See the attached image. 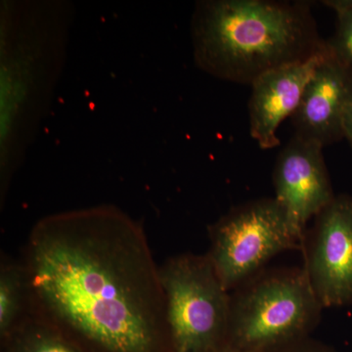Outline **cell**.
Masks as SVG:
<instances>
[{"label": "cell", "instance_id": "obj_11", "mask_svg": "<svg viewBox=\"0 0 352 352\" xmlns=\"http://www.w3.org/2000/svg\"><path fill=\"white\" fill-rule=\"evenodd\" d=\"M32 318L29 285L22 261L1 256L0 263V337L6 340Z\"/></svg>", "mask_w": 352, "mask_h": 352}, {"label": "cell", "instance_id": "obj_3", "mask_svg": "<svg viewBox=\"0 0 352 352\" xmlns=\"http://www.w3.org/2000/svg\"><path fill=\"white\" fill-rule=\"evenodd\" d=\"M55 4H10L2 13L1 187L9 186L31 126L61 68L66 12Z\"/></svg>", "mask_w": 352, "mask_h": 352}, {"label": "cell", "instance_id": "obj_12", "mask_svg": "<svg viewBox=\"0 0 352 352\" xmlns=\"http://www.w3.org/2000/svg\"><path fill=\"white\" fill-rule=\"evenodd\" d=\"M4 342L7 352H82L56 331L32 317Z\"/></svg>", "mask_w": 352, "mask_h": 352}, {"label": "cell", "instance_id": "obj_6", "mask_svg": "<svg viewBox=\"0 0 352 352\" xmlns=\"http://www.w3.org/2000/svg\"><path fill=\"white\" fill-rule=\"evenodd\" d=\"M207 256L228 292L264 270L280 252L302 249L288 217L275 198L248 201L208 227Z\"/></svg>", "mask_w": 352, "mask_h": 352}, {"label": "cell", "instance_id": "obj_16", "mask_svg": "<svg viewBox=\"0 0 352 352\" xmlns=\"http://www.w3.org/2000/svg\"><path fill=\"white\" fill-rule=\"evenodd\" d=\"M207 352H236V351H234L233 349H230V347L227 346L226 344H223V346L217 347V349H212V351H208Z\"/></svg>", "mask_w": 352, "mask_h": 352}, {"label": "cell", "instance_id": "obj_10", "mask_svg": "<svg viewBox=\"0 0 352 352\" xmlns=\"http://www.w3.org/2000/svg\"><path fill=\"white\" fill-rule=\"evenodd\" d=\"M325 50L307 61L267 72L252 83L250 132L261 149L280 145L278 127L285 119L292 118L300 106L305 87Z\"/></svg>", "mask_w": 352, "mask_h": 352}, {"label": "cell", "instance_id": "obj_2", "mask_svg": "<svg viewBox=\"0 0 352 352\" xmlns=\"http://www.w3.org/2000/svg\"><path fill=\"white\" fill-rule=\"evenodd\" d=\"M199 68L250 85L272 69L307 61L325 50L307 2L208 0L192 18Z\"/></svg>", "mask_w": 352, "mask_h": 352}, {"label": "cell", "instance_id": "obj_7", "mask_svg": "<svg viewBox=\"0 0 352 352\" xmlns=\"http://www.w3.org/2000/svg\"><path fill=\"white\" fill-rule=\"evenodd\" d=\"M303 270L323 308L352 305V196L340 194L314 219Z\"/></svg>", "mask_w": 352, "mask_h": 352}, {"label": "cell", "instance_id": "obj_4", "mask_svg": "<svg viewBox=\"0 0 352 352\" xmlns=\"http://www.w3.org/2000/svg\"><path fill=\"white\" fill-rule=\"evenodd\" d=\"M323 309L303 268L263 270L230 292L226 344L256 352L305 339Z\"/></svg>", "mask_w": 352, "mask_h": 352}, {"label": "cell", "instance_id": "obj_9", "mask_svg": "<svg viewBox=\"0 0 352 352\" xmlns=\"http://www.w3.org/2000/svg\"><path fill=\"white\" fill-rule=\"evenodd\" d=\"M352 103V68L329 50L322 55L292 116L295 135L322 147L344 138L342 119Z\"/></svg>", "mask_w": 352, "mask_h": 352}, {"label": "cell", "instance_id": "obj_13", "mask_svg": "<svg viewBox=\"0 0 352 352\" xmlns=\"http://www.w3.org/2000/svg\"><path fill=\"white\" fill-rule=\"evenodd\" d=\"M323 3L337 15V30L333 38L326 41L328 48L352 68V0H326Z\"/></svg>", "mask_w": 352, "mask_h": 352}, {"label": "cell", "instance_id": "obj_15", "mask_svg": "<svg viewBox=\"0 0 352 352\" xmlns=\"http://www.w3.org/2000/svg\"><path fill=\"white\" fill-rule=\"evenodd\" d=\"M342 132L344 138L349 141L352 147V103L347 107L342 119Z\"/></svg>", "mask_w": 352, "mask_h": 352}, {"label": "cell", "instance_id": "obj_8", "mask_svg": "<svg viewBox=\"0 0 352 352\" xmlns=\"http://www.w3.org/2000/svg\"><path fill=\"white\" fill-rule=\"evenodd\" d=\"M318 143L294 135L280 153L273 171L275 200L303 241L307 224L335 199L323 150Z\"/></svg>", "mask_w": 352, "mask_h": 352}, {"label": "cell", "instance_id": "obj_1", "mask_svg": "<svg viewBox=\"0 0 352 352\" xmlns=\"http://www.w3.org/2000/svg\"><path fill=\"white\" fill-rule=\"evenodd\" d=\"M22 263L32 318L82 352H173L159 266L143 226L120 208L43 217Z\"/></svg>", "mask_w": 352, "mask_h": 352}, {"label": "cell", "instance_id": "obj_14", "mask_svg": "<svg viewBox=\"0 0 352 352\" xmlns=\"http://www.w3.org/2000/svg\"><path fill=\"white\" fill-rule=\"evenodd\" d=\"M283 351L279 352H331L328 349L318 347L316 344L309 342H305V339L295 340L289 344H284Z\"/></svg>", "mask_w": 352, "mask_h": 352}, {"label": "cell", "instance_id": "obj_5", "mask_svg": "<svg viewBox=\"0 0 352 352\" xmlns=\"http://www.w3.org/2000/svg\"><path fill=\"white\" fill-rule=\"evenodd\" d=\"M173 352H207L223 346L230 292L207 254H183L159 267Z\"/></svg>", "mask_w": 352, "mask_h": 352}]
</instances>
